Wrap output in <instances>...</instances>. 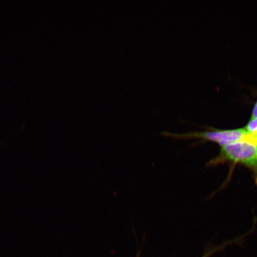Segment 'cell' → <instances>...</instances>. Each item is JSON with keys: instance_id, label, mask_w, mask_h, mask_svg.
Listing matches in <instances>:
<instances>
[{"instance_id": "6da1fadb", "label": "cell", "mask_w": 257, "mask_h": 257, "mask_svg": "<svg viewBox=\"0 0 257 257\" xmlns=\"http://www.w3.org/2000/svg\"><path fill=\"white\" fill-rule=\"evenodd\" d=\"M215 162L240 164L251 170L257 182V136L248 134L243 140L221 147Z\"/></svg>"}, {"instance_id": "7a4b0ae2", "label": "cell", "mask_w": 257, "mask_h": 257, "mask_svg": "<svg viewBox=\"0 0 257 257\" xmlns=\"http://www.w3.org/2000/svg\"><path fill=\"white\" fill-rule=\"evenodd\" d=\"M248 134L245 128H236V130H216L207 132V133L182 135L164 133L162 135L163 136L172 137L175 139H186V138H203L204 140L216 143L221 147H223L243 140Z\"/></svg>"}, {"instance_id": "3957f363", "label": "cell", "mask_w": 257, "mask_h": 257, "mask_svg": "<svg viewBox=\"0 0 257 257\" xmlns=\"http://www.w3.org/2000/svg\"><path fill=\"white\" fill-rule=\"evenodd\" d=\"M244 128L249 134H256L257 133V118H251Z\"/></svg>"}, {"instance_id": "277c9868", "label": "cell", "mask_w": 257, "mask_h": 257, "mask_svg": "<svg viewBox=\"0 0 257 257\" xmlns=\"http://www.w3.org/2000/svg\"><path fill=\"white\" fill-rule=\"evenodd\" d=\"M257 118V101L254 105V107H253V108L251 118Z\"/></svg>"}, {"instance_id": "5b68a950", "label": "cell", "mask_w": 257, "mask_h": 257, "mask_svg": "<svg viewBox=\"0 0 257 257\" xmlns=\"http://www.w3.org/2000/svg\"><path fill=\"white\" fill-rule=\"evenodd\" d=\"M256 136H257V133L256 134Z\"/></svg>"}]
</instances>
